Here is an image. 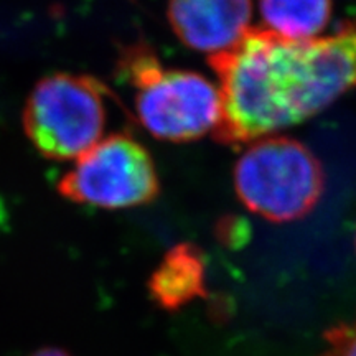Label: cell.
Listing matches in <instances>:
<instances>
[{
  "instance_id": "1",
  "label": "cell",
  "mask_w": 356,
  "mask_h": 356,
  "mask_svg": "<svg viewBox=\"0 0 356 356\" xmlns=\"http://www.w3.org/2000/svg\"><path fill=\"white\" fill-rule=\"evenodd\" d=\"M119 71L134 89L137 121L155 139L191 142L220 124V91L202 73L165 68L144 43L124 48Z\"/></svg>"
},
{
  "instance_id": "2",
  "label": "cell",
  "mask_w": 356,
  "mask_h": 356,
  "mask_svg": "<svg viewBox=\"0 0 356 356\" xmlns=\"http://www.w3.org/2000/svg\"><path fill=\"white\" fill-rule=\"evenodd\" d=\"M239 202L270 222H292L315 210L325 190L322 163L304 142L287 136L248 144L234 167Z\"/></svg>"
},
{
  "instance_id": "3",
  "label": "cell",
  "mask_w": 356,
  "mask_h": 356,
  "mask_svg": "<svg viewBox=\"0 0 356 356\" xmlns=\"http://www.w3.org/2000/svg\"><path fill=\"white\" fill-rule=\"evenodd\" d=\"M109 96L108 86L88 74L40 79L22 115L26 137L44 159H79L102 139Z\"/></svg>"
},
{
  "instance_id": "4",
  "label": "cell",
  "mask_w": 356,
  "mask_h": 356,
  "mask_svg": "<svg viewBox=\"0 0 356 356\" xmlns=\"http://www.w3.org/2000/svg\"><path fill=\"white\" fill-rule=\"evenodd\" d=\"M70 202L101 210H126L152 203L160 180L152 155L127 134L101 139L58 181Z\"/></svg>"
},
{
  "instance_id": "5",
  "label": "cell",
  "mask_w": 356,
  "mask_h": 356,
  "mask_svg": "<svg viewBox=\"0 0 356 356\" xmlns=\"http://www.w3.org/2000/svg\"><path fill=\"white\" fill-rule=\"evenodd\" d=\"M167 17L181 43L211 56L229 50L251 29L252 0H168Z\"/></svg>"
},
{
  "instance_id": "6",
  "label": "cell",
  "mask_w": 356,
  "mask_h": 356,
  "mask_svg": "<svg viewBox=\"0 0 356 356\" xmlns=\"http://www.w3.org/2000/svg\"><path fill=\"white\" fill-rule=\"evenodd\" d=\"M147 289L155 304L167 312L207 297V262L202 249L191 243L168 249L149 277Z\"/></svg>"
},
{
  "instance_id": "7",
  "label": "cell",
  "mask_w": 356,
  "mask_h": 356,
  "mask_svg": "<svg viewBox=\"0 0 356 356\" xmlns=\"http://www.w3.org/2000/svg\"><path fill=\"white\" fill-rule=\"evenodd\" d=\"M332 0H259L266 30L280 38H317L332 19Z\"/></svg>"
},
{
  "instance_id": "8",
  "label": "cell",
  "mask_w": 356,
  "mask_h": 356,
  "mask_svg": "<svg viewBox=\"0 0 356 356\" xmlns=\"http://www.w3.org/2000/svg\"><path fill=\"white\" fill-rule=\"evenodd\" d=\"M323 340V356H356V320L328 328Z\"/></svg>"
},
{
  "instance_id": "9",
  "label": "cell",
  "mask_w": 356,
  "mask_h": 356,
  "mask_svg": "<svg viewBox=\"0 0 356 356\" xmlns=\"http://www.w3.org/2000/svg\"><path fill=\"white\" fill-rule=\"evenodd\" d=\"M30 356H71V355L66 353L65 350L51 348V346H48V348H42V350L35 351V353L30 355Z\"/></svg>"
},
{
  "instance_id": "10",
  "label": "cell",
  "mask_w": 356,
  "mask_h": 356,
  "mask_svg": "<svg viewBox=\"0 0 356 356\" xmlns=\"http://www.w3.org/2000/svg\"><path fill=\"white\" fill-rule=\"evenodd\" d=\"M355 243H356V239H355Z\"/></svg>"
}]
</instances>
